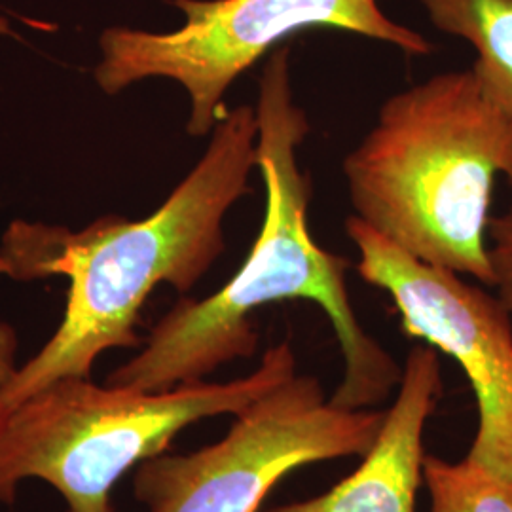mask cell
I'll use <instances>...</instances> for the list:
<instances>
[{
  "instance_id": "obj_1",
  "label": "cell",
  "mask_w": 512,
  "mask_h": 512,
  "mask_svg": "<svg viewBox=\"0 0 512 512\" xmlns=\"http://www.w3.org/2000/svg\"><path fill=\"white\" fill-rule=\"evenodd\" d=\"M255 112L266 211L247 260L217 293L181 298L105 384L156 393L203 382L222 366L255 355V311L310 300L327 313L344 355V376L330 403L346 410L376 408L401 384L403 366L359 323L346 283L348 260L311 238V179L298 165L310 120L294 101L289 46L275 48L262 67Z\"/></svg>"
},
{
  "instance_id": "obj_2",
  "label": "cell",
  "mask_w": 512,
  "mask_h": 512,
  "mask_svg": "<svg viewBox=\"0 0 512 512\" xmlns=\"http://www.w3.org/2000/svg\"><path fill=\"white\" fill-rule=\"evenodd\" d=\"M256 135L251 105L226 110L202 160L147 219L105 217L80 232L25 220L8 226L0 275H65L71 287L54 336L6 385L4 416L57 380L90 378L101 353L139 348L137 325L150 293L160 283L188 293L211 270L226 247V213L251 194Z\"/></svg>"
},
{
  "instance_id": "obj_3",
  "label": "cell",
  "mask_w": 512,
  "mask_h": 512,
  "mask_svg": "<svg viewBox=\"0 0 512 512\" xmlns=\"http://www.w3.org/2000/svg\"><path fill=\"white\" fill-rule=\"evenodd\" d=\"M497 175L512 186V120L473 67L387 97L344 160L355 217L416 260L492 289Z\"/></svg>"
},
{
  "instance_id": "obj_4",
  "label": "cell",
  "mask_w": 512,
  "mask_h": 512,
  "mask_svg": "<svg viewBox=\"0 0 512 512\" xmlns=\"http://www.w3.org/2000/svg\"><path fill=\"white\" fill-rule=\"evenodd\" d=\"M296 374L289 340L266 349L249 376L224 384L139 391L63 378L10 410L0 427V503L16 501L21 482H48L67 512H116L112 488L129 469L167 452L186 427L236 416Z\"/></svg>"
},
{
  "instance_id": "obj_5",
  "label": "cell",
  "mask_w": 512,
  "mask_h": 512,
  "mask_svg": "<svg viewBox=\"0 0 512 512\" xmlns=\"http://www.w3.org/2000/svg\"><path fill=\"white\" fill-rule=\"evenodd\" d=\"M184 14L183 27L148 33L110 27L99 40L95 80L120 93L147 78H169L190 97L186 131L211 133L222 118V99L241 74L283 40L310 27H330L374 38L406 55L433 52L427 38L387 18L380 0H167Z\"/></svg>"
},
{
  "instance_id": "obj_6",
  "label": "cell",
  "mask_w": 512,
  "mask_h": 512,
  "mask_svg": "<svg viewBox=\"0 0 512 512\" xmlns=\"http://www.w3.org/2000/svg\"><path fill=\"white\" fill-rule=\"evenodd\" d=\"M384 420L380 408L334 406L317 378L296 372L238 412L219 442L143 461L133 495L148 512H258L296 469L365 458Z\"/></svg>"
},
{
  "instance_id": "obj_7",
  "label": "cell",
  "mask_w": 512,
  "mask_h": 512,
  "mask_svg": "<svg viewBox=\"0 0 512 512\" xmlns=\"http://www.w3.org/2000/svg\"><path fill=\"white\" fill-rule=\"evenodd\" d=\"M346 232L363 281L391 296L406 336L452 357L475 393L478 427L467 458L512 482V319L497 294L404 253L355 215Z\"/></svg>"
},
{
  "instance_id": "obj_8",
  "label": "cell",
  "mask_w": 512,
  "mask_h": 512,
  "mask_svg": "<svg viewBox=\"0 0 512 512\" xmlns=\"http://www.w3.org/2000/svg\"><path fill=\"white\" fill-rule=\"evenodd\" d=\"M442 393L439 351L414 346L403 365L397 399L361 465L327 494L274 512H416L423 482V433Z\"/></svg>"
},
{
  "instance_id": "obj_9",
  "label": "cell",
  "mask_w": 512,
  "mask_h": 512,
  "mask_svg": "<svg viewBox=\"0 0 512 512\" xmlns=\"http://www.w3.org/2000/svg\"><path fill=\"white\" fill-rule=\"evenodd\" d=\"M431 23L476 50L471 65L490 99L512 120V0H420Z\"/></svg>"
},
{
  "instance_id": "obj_10",
  "label": "cell",
  "mask_w": 512,
  "mask_h": 512,
  "mask_svg": "<svg viewBox=\"0 0 512 512\" xmlns=\"http://www.w3.org/2000/svg\"><path fill=\"white\" fill-rule=\"evenodd\" d=\"M423 482L431 512H512V482L461 459L425 454Z\"/></svg>"
},
{
  "instance_id": "obj_11",
  "label": "cell",
  "mask_w": 512,
  "mask_h": 512,
  "mask_svg": "<svg viewBox=\"0 0 512 512\" xmlns=\"http://www.w3.org/2000/svg\"><path fill=\"white\" fill-rule=\"evenodd\" d=\"M488 255L494 270L497 298L512 319V205L501 215H492L488 226Z\"/></svg>"
},
{
  "instance_id": "obj_12",
  "label": "cell",
  "mask_w": 512,
  "mask_h": 512,
  "mask_svg": "<svg viewBox=\"0 0 512 512\" xmlns=\"http://www.w3.org/2000/svg\"><path fill=\"white\" fill-rule=\"evenodd\" d=\"M18 353V330L14 325L0 321V399H2L6 385L10 384V380L18 372ZM2 421H4V410L0 403V427H2Z\"/></svg>"
},
{
  "instance_id": "obj_13",
  "label": "cell",
  "mask_w": 512,
  "mask_h": 512,
  "mask_svg": "<svg viewBox=\"0 0 512 512\" xmlns=\"http://www.w3.org/2000/svg\"><path fill=\"white\" fill-rule=\"evenodd\" d=\"M0 35H14L12 29H10L8 19L2 18V16H0Z\"/></svg>"
}]
</instances>
